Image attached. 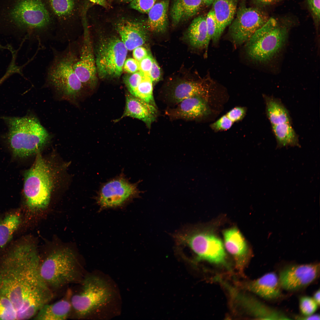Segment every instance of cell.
Returning <instances> with one entry per match:
<instances>
[{"mask_svg":"<svg viewBox=\"0 0 320 320\" xmlns=\"http://www.w3.org/2000/svg\"><path fill=\"white\" fill-rule=\"evenodd\" d=\"M35 247L25 243L14 247L0 260V296L19 311L36 296L41 277Z\"/></svg>","mask_w":320,"mask_h":320,"instance_id":"6da1fadb","label":"cell"},{"mask_svg":"<svg viewBox=\"0 0 320 320\" xmlns=\"http://www.w3.org/2000/svg\"><path fill=\"white\" fill-rule=\"evenodd\" d=\"M41 0H0V35L38 41L37 32L50 22Z\"/></svg>","mask_w":320,"mask_h":320,"instance_id":"7a4b0ae2","label":"cell"},{"mask_svg":"<svg viewBox=\"0 0 320 320\" xmlns=\"http://www.w3.org/2000/svg\"><path fill=\"white\" fill-rule=\"evenodd\" d=\"M79 46L76 40L68 43L62 50L51 47L53 57L45 75L47 84L64 99L73 102L80 97L84 88L73 68Z\"/></svg>","mask_w":320,"mask_h":320,"instance_id":"3957f363","label":"cell"},{"mask_svg":"<svg viewBox=\"0 0 320 320\" xmlns=\"http://www.w3.org/2000/svg\"><path fill=\"white\" fill-rule=\"evenodd\" d=\"M8 127L7 140L14 156L24 158L40 152L49 134L36 117L2 116Z\"/></svg>","mask_w":320,"mask_h":320,"instance_id":"277c9868","label":"cell"},{"mask_svg":"<svg viewBox=\"0 0 320 320\" xmlns=\"http://www.w3.org/2000/svg\"><path fill=\"white\" fill-rule=\"evenodd\" d=\"M292 24L289 19L270 17L247 42L248 56L261 63L271 60L285 45Z\"/></svg>","mask_w":320,"mask_h":320,"instance_id":"5b68a950","label":"cell"},{"mask_svg":"<svg viewBox=\"0 0 320 320\" xmlns=\"http://www.w3.org/2000/svg\"><path fill=\"white\" fill-rule=\"evenodd\" d=\"M39 271L50 287L58 288L76 282L81 276L80 266L74 253L68 249L50 253L40 263Z\"/></svg>","mask_w":320,"mask_h":320,"instance_id":"8992f818","label":"cell"},{"mask_svg":"<svg viewBox=\"0 0 320 320\" xmlns=\"http://www.w3.org/2000/svg\"><path fill=\"white\" fill-rule=\"evenodd\" d=\"M177 247H185L196 255V259L228 267L224 244L216 236L206 231L187 228L175 234Z\"/></svg>","mask_w":320,"mask_h":320,"instance_id":"52a82bcc","label":"cell"},{"mask_svg":"<svg viewBox=\"0 0 320 320\" xmlns=\"http://www.w3.org/2000/svg\"><path fill=\"white\" fill-rule=\"evenodd\" d=\"M40 152L37 153L33 165L24 175L23 190L26 203L33 211L42 210L47 206L52 187L49 168Z\"/></svg>","mask_w":320,"mask_h":320,"instance_id":"ba28073f","label":"cell"},{"mask_svg":"<svg viewBox=\"0 0 320 320\" xmlns=\"http://www.w3.org/2000/svg\"><path fill=\"white\" fill-rule=\"evenodd\" d=\"M82 289L71 299L72 307L79 317L87 316L103 306L111 299L109 287L102 279L93 276L83 281Z\"/></svg>","mask_w":320,"mask_h":320,"instance_id":"9c48e42d","label":"cell"},{"mask_svg":"<svg viewBox=\"0 0 320 320\" xmlns=\"http://www.w3.org/2000/svg\"><path fill=\"white\" fill-rule=\"evenodd\" d=\"M140 181L132 183L121 173L103 183L97 191L95 199L101 209L122 207L140 197L142 191L138 186Z\"/></svg>","mask_w":320,"mask_h":320,"instance_id":"30bf717a","label":"cell"},{"mask_svg":"<svg viewBox=\"0 0 320 320\" xmlns=\"http://www.w3.org/2000/svg\"><path fill=\"white\" fill-rule=\"evenodd\" d=\"M127 50L121 40L116 37L102 39L97 48L95 60L99 76L102 78L119 77Z\"/></svg>","mask_w":320,"mask_h":320,"instance_id":"8fae6325","label":"cell"},{"mask_svg":"<svg viewBox=\"0 0 320 320\" xmlns=\"http://www.w3.org/2000/svg\"><path fill=\"white\" fill-rule=\"evenodd\" d=\"M269 18L265 12L258 8L244 6L240 7L229 28L233 43L238 45L247 42Z\"/></svg>","mask_w":320,"mask_h":320,"instance_id":"7c38bea8","label":"cell"},{"mask_svg":"<svg viewBox=\"0 0 320 320\" xmlns=\"http://www.w3.org/2000/svg\"><path fill=\"white\" fill-rule=\"evenodd\" d=\"M319 263L292 264L282 268L278 277L282 289L295 291L312 283L319 277Z\"/></svg>","mask_w":320,"mask_h":320,"instance_id":"4fadbf2b","label":"cell"},{"mask_svg":"<svg viewBox=\"0 0 320 320\" xmlns=\"http://www.w3.org/2000/svg\"><path fill=\"white\" fill-rule=\"evenodd\" d=\"M81 43L73 68L84 87L93 89L97 83V69L90 36L85 26Z\"/></svg>","mask_w":320,"mask_h":320,"instance_id":"5bb4252c","label":"cell"},{"mask_svg":"<svg viewBox=\"0 0 320 320\" xmlns=\"http://www.w3.org/2000/svg\"><path fill=\"white\" fill-rule=\"evenodd\" d=\"M209 88L210 85L206 81L182 80L172 85L165 96L168 100L176 104L194 96L201 97L207 100Z\"/></svg>","mask_w":320,"mask_h":320,"instance_id":"9a60e30c","label":"cell"},{"mask_svg":"<svg viewBox=\"0 0 320 320\" xmlns=\"http://www.w3.org/2000/svg\"><path fill=\"white\" fill-rule=\"evenodd\" d=\"M115 27L127 50L141 46L148 38V30L142 22L123 18L116 23Z\"/></svg>","mask_w":320,"mask_h":320,"instance_id":"2e32d148","label":"cell"},{"mask_svg":"<svg viewBox=\"0 0 320 320\" xmlns=\"http://www.w3.org/2000/svg\"><path fill=\"white\" fill-rule=\"evenodd\" d=\"M232 298L256 319L264 320L291 319L282 312L268 306L255 298L235 291Z\"/></svg>","mask_w":320,"mask_h":320,"instance_id":"e0dca14e","label":"cell"},{"mask_svg":"<svg viewBox=\"0 0 320 320\" xmlns=\"http://www.w3.org/2000/svg\"><path fill=\"white\" fill-rule=\"evenodd\" d=\"M223 235L225 248L234 257L237 270L242 273L248 261L249 254L244 238L235 228L225 230Z\"/></svg>","mask_w":320,"mask_h":320,"instance_id":"ac0fdd59","label":"cell"},{"mask_svg":"<svg viewBox=\"0 0 320 320\" xmlns=\"http://www.w3.org/2000/svg\"><path fill=\"white\" fill-rule=\"evenodd\" d=\"M158 111L156 107L136 97L129 93L126 95V105L121 117L115 121L125 117H130L143 121L148 128L156 119Z\"/></svg>","mask_w":320,"mask_h":320,"instance_id":"d6986e66","label":"cell"},{"mask_svg":"<svg viewBox=\"0 0 320 320\" xmlns=\"http://www.w3.org/2000/svg\"><path fill=\"white\" fill-rule=\"evenodd\" d=\"M244 287L266 300H275L282 296L278 276L273 272L266 273L256 280L247 283Z\"/></svg>","mask_w":320,"mask_h":320,"instance_id":"ffe728a7","label":"cell"},{"mask_svg":"<svg viewBox=\"0 0 320 320\" xmlns=\"http://www.w3.org/2000/svg\"><path fill=\"white\" fill-rule=\"evenodd\" d=\"M207 100L199 96L185 99L177 104L175 108L167 112L172 119L193 120L201 118L208 113Z\"/></svg>","mask_w":320,"mask_h":320,"instance_id":"44dd1931","label":"cell"},{"mask_svg":"<svg viewBox=\"0 0 320 320\" xmlns=\"http://www.w3.org/2000/svg\"><path fill=\"white\" fill-rule=\"evenodd\" d=\"M239 0H214L212 9L217 26V37L219 40L226 27L230 25L237 11Z\"/></svg>","mask_w":320,"mask_h":320,"instance_id":"7402d4cb","label":"cell"},{"mask_svg":"<svg viewBox=\"0 0 320 320\" xmlns=\"http://www.w3.org/2000/svg\"><path fill=\"white\" fill-rule=\"evenodd\" d=\"M170 0L156 3L148 13L146 26L150 31L156 33L165 31L168 25V11Z\"/></svg>","mask_w":320,"mask_h":320,"instance_id":"603a6c76","label":"cell"},{"mask_svg":"<svg viewBox=\"0 0 320 320\" xmlns=\"http://www.w3.org/2000/svg\"><path fill=\"white\" fill-rule=\"evenodd\" d=\"M203 4L201 0H174L170 11L173 25L176 26L195 16Z\"/></svg>","mask_w":320,"mask_h":320,"instance_id":"cb8c5ba5","label":"cell"},{"mask_svg":"<svg viewBox=\"0 0 320 320\" xmlns=\"http://www.w3.org/2000/svg\"><path fill=\"white\" fill-rule=\"evenodd\" d=\"M186 34L192 46L198 49L205 48L206 54L209 42L206 17L201 15L194 18L189 26Z\"/></svg>","mask_w":320,"mask_h":320,"instance_id":"d4e9b609","label":"cell"},{"mask_svg":"<svg viewBox=\"0 0 320 320\" xmlns=\"http://www.w3.org/2000/svg\"><path fill=\"white\" fill-rule=\"evenodd\" d=\"M72 308L71 301L63 299L44 305L34 317L38 320H63L68 316Z\"/></svg>","mask_w":320,"mask_h":320,"instance_id":"484cf974","label":"cell"},{"mask_svg":"<svg viewBox=\"0 0 320 320\" xmlns=\"http://www.w3.org/2000/svg\"><path fill=\"white\" fill-rule=\"evenodd\" d=\"M266 116L271 126L284 123H291L289 111L281 101L274 97L263 95Z\"/></svg>","mask_w":320,"mask_h":320,"instance_id":"4316f807","label":"cell"},{"mask_svg":"<svg viewBox=\"0 0 320 320\" xmlns=\"http://www.w3.org/2000/svg\"><path fill=\"white\" fill-rule=\"evenodd\" d=\"M271 126L273 133L276 140L277 148L300 146L298 136L291 123H284Z\"/></svg>","mask_w":320,"mask_h":320,"instance_id":"83f0119b","label":"cell"},{"mask_svg":"<svg viewBox=\"0 0 320 320\" xmlns=\"http://www.w3.org/2000/svg\"><path fill=\"white\" fill-rule=\"evenodd\" d=\"M20 223V215L17 214L9 215L0 222V247L10 240Z\"/></svg>","mask_w":320,"mask_h":320,"instance_id":"f1b7e54d","label":"cell"},{"mask_svg":"<svg viewBox=\"0 0 320 320\" xmlns=\"http://www.w3.org/2000/svg\"><path fill=\"white\" fill-rule=\"evenodd\" d=\"M153 84L149 76H145L131 95L156 107L153 95Z\"/></svg>","mask_w":320,"mask_h":320,"instance_id":"f546056e","label":"cell"},{"mask_svg":"<svg viewBox=\"0 0 320 320\" xmlns=\"http://www.w3.org/2000/svg\"><path fill=\"white\" fill-rule=\"evenodd\" d=\"M50 6L55 14L61 18L71 15L75 7V0H48Z\"/></svg>","mask_w":320,"mask_h":320,"instance_id":"4dcf8cb0","label":"cell"},{"mask_svg":"<svg viewBox=\"0 0 320 320\" xmlns=\"http://www.w3.org/2000/svg\"><path fill=\"white\" fill-rule=\"evenodd\" d=\"M17 314L11 301L0 296V320H16Z\"/></svg>","mask_w":320,"mask_h":320,"instance_id":"1f68e13d","label":"cell"},{"mask_svg":"<svg viewBox=\"0 0 320 320\" xmlns=\"http://www.w3.org/2000/svg\"><path fill=\"white\" fill-rule=\"evenodd\" d=\"M206 21L208 42H209L211 39L213 43H216L219 40L217 37V23L214 13L212 9L206 17Z\"/></svg>","mask_w":320,"mask_h":320,"instance_id":"d6a6232c","label":"cell"},{"mask_svg":"<svg viewBox=\"0 0 320 320\" xmlns=\"http://www.w3.org/2000/svg\"><path fill=\"white\" fill-rule=\"evenodd\" d=\"M299 306L303 315L308 316L314 314L319 306L313 297L305 296L300 298Z\"/></svg>","mask_w":320,"mask_h":320,"instance_id":"836d02e7","label":"cell"},{"mask_svg":"<svg viewBox=\"0 0 320 320\" xmlns=\"http://www.w3.org/2000/svg\"><path fill=\"white\" fill-rule=\"evenodd\" d=\"M145 76L139 71L125 77L124 83L130 94L133 93Z\"/></svg>","mask_w":320,"mask_h":320,"instance_id":"e575fe53","label":"cell"},{"mask_svg":"<svg viewBox=\"0 0 320 320\" xmlns=\"http://www.w3.org/2000/svg\"><path fill=\"white\" fill-rule=\"evenodd\" d=\"M157 0H133L129 3L130 7L143 13L148 14Z\"/></svg>","mask_w":320,"mask_h":320,"instance_id":"d590c367","label":"cell"},{"mask_svg":"<svg viewBox=\"0 0 320 320\" xmlns=\"http://www.w3.org/2000/svg\"><path fill=\"white\" fill-rule=\"evenodd\" d=\"M320 0H307L309 10L316 28L317 29L319 26L320 21Z\"/></svg>","mask_w":320,"mask_h":320,"instance_id":"8d00e7d4","label":"cell"},{"mask_svg":"<svg viewBox=\"0 0 320 320\" xmlns=\"http://www.w3.org/2000/svg\"><path fill=\"white\" fill-rule=\"evenodd\" d=\"M233 123L225 114L212 124L211 127L215 131H225L230 129Z\"/></svg>","mask_w":320,"mask_h":320,"instance_id":"74e56055","label":"cell"},{"mask_svg":"<svg viewBox=\"0 0 320 320\" xmlns=\"http://www.w3.org/2000/svg\"><path fill=\"white\" fill-rule=\"evenodd\" d=\"M246 109L243 107H234L225 114L227 117L233 123L242 120L246 113Z\"/></svg>","mask_w":320,"mask_h":320,"instance_id":"f35d334b","label":"cell"},{"mask_svg":"<svg viewBox=\"0 0 320 320\" xmlns=\"http://www.w3.org/2000/svg\"><path fill=\"white\" fill-rule=\"evenodd\" d=\"M153 58L149 53L139 61V71L145 76H148L152 67Z\"/></svg>","mask_w":320,"mask_h":320,"instance_id":"ab89813d","label":"cell"},{"mask_svg":"<svg viewBox=\"0 0 320 320\" xmlns=\"http://www.w3.org/2000/svg\"><path fill=\"white\" fill-rule=\"evenodd\" d=\"M148 76L153 84L156 83L161 80V78L162 73L161 69L157 62L154 58Z\"/></svg>","mask_w":320,"mask_h":320,"instance_id":"60d3db41","label":"cell"},{"mask_svg":"<svg viewBox=\"0 0 320 320\" xmlns=\"http://www.w3.org/2000/svg\"><path fill=\"white\" fill-rule=\"evenodd\" d=\"M123 68L129 73H134L139 71V62L132 58H129L125 60Z\"/></svg>","mask_w":320,"mask_h":320,"instance_id":"b9f144b4","label":"cell"},{"mask_svg":"<svg viewBox=\"0 0 320 320\" xmlns=\"http://www.w3.org/2000/svg\"><path fill=\"white\" fill-rule=\"evenodd\" d=\"M148 54L147 50L145 48L141 46L138 47L133 50V57L138 62L145 57Z\"/></svg>","mask_w":320,"mask_h":320,"instance_id":"7bdbcfd3","label":"cell"},{"mask_svg":"<svg viewBox=\"0 0 320 320\" xmlns=\"http://www.w3.org/2000/svg\"><path fill=\"white\" fill-rule=\"evenodd\" d=\"M320 315L318 314H313L308 316H297L295 318L298 320H319Z\"/></svg>","mask_w":320,"mask_h":320,"instance_id":"ee69618b","label":"cell"},{"mask_svg":"<svg viewBox=\"0 0 320 320\" xmlns=\"http://www.w3.org/2000/svg\"><path fill=\"white\" fill-rule=\"evenodd\" d=\"M259 5L262 6H266L272 4L277 2L280 0H255Z\"/></svg>","mask_w":320,"mask_h":320,"instance_id":"f6af8a7d","label":"cell"},{"mask_svg":"<svg viewBox=\"0 0 320 320\" xmlns=\"http://www.w3.org/2000/svg\"><path fill=\"white\" fill-rule=\"evenodd\" d=\"M91 2L104 8H107L108 4L106 0H89Z\"/></svg>","mask_w":320,"mask_h":320,"instance_id":"bcb514c9","label":"cell"},{"mask_svg":"<svg viewBox=\"0 0 320 320\" xmlns=\"http://www.w3.org/2000/svg\"><path fill=\"white\" fill-rule=\"evenodd\" d=\"M320 290L319 289L314 293L313 298L318 305H320Z\"/></svg>","mask_w":320,"mask_h":320,"instance_id":"7dc6e473","label":"cell"},{"mask_svg":"<svg viewBox=\"0 0 320 320\" xmlns=\"http://www.w3.org/2000/svg\"><path fill=\"white\" fill-rule=\"evenodd\" d=\"M214 0H201L203 4L208 6L212 4Z\"/></svg>","mask_w":320,"mask_h":320,"instance_id":"c3c4849f","label":"cell"},{"mask_svg":"<svg viewBox=\"0 0 320 320\" xmlns=\"http://www.w3.org/2000/svg\"><path fill=\"white\" fill-rule=\"evenodd\" d=\"M117 2L120 3H130L133 0H115Z\"/></svg>","mask_w":320,"mask_h":320,"instance_id":"681fc988","label":"cell"},{"mask_svg":"<svg viewBox=\"0 0 320 320\" xmlns=\"http://www.w3.org/2000/svg\"><path fill=\"white\" fill-rule=\"evenodd\" d=\"M113 0H109V1H110V2H111V1H113Z\"/></svg>","mask_w":320,"mask_h":320,"instance_id":"f907efd6","label":"cell"}]
</instances>
